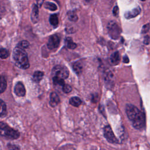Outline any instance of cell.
Here are the masks:
<instances>
[{
	"mask_svg": "<svg viewBox=\"0 0 150 150\" xmlns=\"http://www.w3.org/2000/svg\"><path fill=\"white\" fill-rule=\"evenodd\" d=\"M86 1H90L91 0H86Z\"/></svg>",
	"mask_w": 150,
	"mask_h": 150,
	"instance_id": "cell-29",
	"label": "cell"
},
{
	"mask_svg": "<svg viewBox=\"0 0 150 150\" xmlns=\"http://www.w3.org/2000/svg\"><path fill=\"white\" fill-rule=\"evenodd\" d=\"M13 59L15 65L22 69H26L29 67L28 55L24 49L16 46L13 51Z\"/></svg>",
	"mask_w": 150,
	"mask_h": 150,
	"instance_id": "cell-2",
	"label": "cell"
},
{
	"mask_svg": "<svg viewBox=\"0 0 150 150\" xmlns=\"http://www.w3.org/2000/svg\"><path fill=\"white\" fill-rule=\"evenodd\" d=\"M120 60V54L118 52H114L110 57V61L114 64H117Z\"/></svg>",
	"mask_w": 150,
	"mask_h": 150,
	"instance_id": "cell-13",
	"label": "cell"
},
{
	"mask_svg": "<svg viewBox=\"0 0 150 150\" xmlns=\"http://www.w3.org/2000/svg\"><path fill=\"white\" fill-rule=\"evenodd\" d=\"M124 62L125 63H128L129 62V59L127 56H125V57H124Z\"/></svg>",
	"mask_w": 150,
	"mask_h": 150,
	"instance_id": "cell-28",
	"label": "cell"
},
{
	"mask_svg": "<svg viewBox=\"0 0 150 150\" xmlns=\"http://www.w3.org/2000/svg\"><path fill=\"white\" fill-rule=\"evenodd\" d=\"M60 103V98L57 94L55 92H52L50 96V105L52 107H56Z\"/></svg>",
	"mask_w": 150,
	"mask_h": 150,
	"instance_id": "cell-8",
	"label": "cell"
},
{
	"mask_svg": "<svg viewBox=\"0 0 150 150\" xmlns=\"http://www.w3.org/2000/svg\"><path fill=\"white\" fill-rule=\"evenodd\" d=\"M0 135L7 138L16 139L19 137V132L6 124L0 122Z\"/></svg>",
	"mask_w": 150,
	"mask_h": 150,
	"instance_id": "cell-3",
	"label": "cell"
},
{
	"mask_svg": "<svg viewBox=\"0 0 150 150\" xmlns=\"http://www.w3.org/2000/svg\"><path fill=\"white\" fill-rule=\"evenodd\" d=\"M126 114L132 126L137 129L144 128L145 124V116L135 105L128 104L125 107Z\"/></svg>",
	"mask_w": 150,
	"mask_h": 150,
	"instance_id": "cell-1",
	"label": "cell"
},
{
	"mask_svg": "<svg viewBox=\"0 0 150 150\" xmlns=\"http://www.w3.org/2000/svg\"><path fill=\"white\" fill-rule=\"evenodd\" d=\"M69 103L71 105L77 107L81 105V104L82 103V101L80 98H79L77 97H73L70 99Z\"/></svg>",
	"mask_w": 150,
	"mask_h": 150,
	"instance_id": "cell-11",
	"label": "cell"
},
{
	"mask_svg": "<svg viewBox=\"0 0 150 150\" xmlns=\"http://www.w3.org/2000/svg\"><path fill=\"white\" fill-rule=\"evenodd\" d=\"M6 110V107L5 103L0 99V117L4 115L5 114Z\"/></svg>",
	"mask_w": 150,
	"mask_h": 150,
	"instance_id": "cell-20",
	"label": "cell"
},
{
	"mask_svg": "<svg viewBox=\"0 0 150 150\" xmlns=\"http://www.w3.org/2000/svg\"><path fill=\"white\" fill-rule=\"evenodd\" d=\"M60 43V38L57 35H53L50 36L47 45L49 49L53 50L57 48Z\"/></svg>",
	"mask_w": 150,
	"mask_h": 150,
	"instance_id": "cell-6",
	"label": "cell"
},
{
	"mask_svg": "<svg viewBox=\"0 0 150 150\" xmlns=\"http://www.w3.org/2000/svg\"><path fill=\"white\" fill-rule=\"evenodd\" d=\"M14 92L15 94L19 97H23L26 94V90L24 85L21 81L18 82L14 88Z\"/></svg>",
	"mask_w": 150,
	"mask_h": 150,
	"instance_id": "cell-7",
	"label": "cell"
},
{
	"mask_svg": "<svg viewBox=\"0 0 150 150\" xmlns=\"http://www.w3.org/2000/svg\"><path fill=\"white\" fill-rule=\"evenodd\" d=\"M65 44L67 48L73 49L76 47V44L70 38H67L65 40Z\"/></svg>",
	"mask_w": 150,
	"mask_h": 150,
	"instance_id": "cell-15",
	"label": "cell"
},
{
	"mask_svg": "<svg viewBox=\"0 0 150 150\" xmlns=\"http://www.w3.org/2000/svg\"><path fill=\"white\" fill-rule=\"evenodd\" d=\"M103 133H104V136L107 140L110 143L112 144H117L118 143V140L117 138L115 137V136L114 134V132L109 125H107L104 127L103 129Z\"/></svg>",
	"mask_w": 150,
	"mask_h": 150,
	"instance_id": "cell-5",
	"label": "cell"
},
{
	"mask_svg": "<svg viewBox=\"0 0 150 150\" xmlns=\"http://www.w3.org/2000/svg\"><path fill=\"white\" fill-rule=\"evenodd\" d=\"M141 1H145V0H141Z\"/></svg>",
	"mask_w": 150,
	"mask_h": 150,
	"instance_id": "cell-30",
	"label": "cell"
},
{
	"mask_svg": "<svg viewBox=\"0 0 150 150\" xmlns=\"http://www.w3.org/2000/svg\"><path fill=\"white\" fill-rule=\"evenodd\" d=\"M53 81L54 85L61 86V87H62L65 84L63 79L56 77H53Z\"/></svg>",
	"mask_w": 150,
	"mask_h": 150,
	"instance_id": "cell-18",
	"label": "cell"
},
{
	"mask_svg": "<svg viewBox=\"0 0 150 150\" xmlns=\"http://www.w3.org/2000/svg\"><path fill=\"white\" fill-rule=\"evenodd\" d=\"M53 77H58L63 80L67 79L69 76V71L66 67L62 65H56L52 70Z\"/></svg>",
	"mask_w": 150,
	"mask_h": 150,
	"instance_id": "cell-4",
	"label": "cell"
},
{
	"mask_svg": "<svg viewBox=\"0 0 150 150\" xmlns=\"http://www.w3.org/2000/svg\"><path fill=\"white\" fill-rule=\"evenodd\" d=\"M29 45V42H28V41H26V40H23V41H22V42L20 43L19 46H20L21 47H22V48H23V49H26V48L28 47Z\"/></svg>",
	"mask_w": 150,
	"mask_h": 150,
	"instance_id": "cell-25",
	"label": "cell"
},
{
	"mask_svg": "<svg viewBox=\"0 0 150 150\" xmlns=\"http://www.w3.org/2000/svg\"><path fill=\"white\" fill-rule=\"evenodd\" d=\"M72 67L74 70V71L77 74H80L82 72L83 67L81 63L79 62H75L72 64Z\"/></svg>",
	"mask_w": 150,
	"mask_h": 150,
	"instance_id": "cell-14",
	"label": "cell"
},
{
	"mask_svg": "<svg viewBox=\"0 0 150 150\" xmlns=\"http://www.w3.org/2000/svg\"><path fill=\"white\" fill-rule=\"evenodd\" d=\"M140 12H141V9L139 8H137L132 9L131 11H128V12H126L125 14V16L126 18L131 19V18L135 17L136 16L139 15Z\"/></svg>",
	"mask_w": 150,
	"mask_h": 150,
	"instance_id": "cell-9",
	"label": "cell"
},
{
	"mask_svg": "<svg viewBox=\"0 0 150 150\" xmlns=\"http://www.w3.org/2000/svg\"><path fill=\"white\" fill-rule=\"evenodd\" d=\"M118 7H117V6H115V7H114V9H113V13H114V15L117 16V14H118Z\"/></svg>",
	"mask_w": 150,
	"mask_h": 150,
	"instance_id": "cell-27",
	"label": "cell"
},
{
	"mask_svg": "<svg viewBox=\"0 0 150 150\" xmlns=\"http://www.w3.org/2000/svg\"><path fill=\"white\" fill-rule=\"evenodd\" d=\"M44 6L45 8H47L50 11H56L57 9V6L52 2H47L45 4Z\"/></svg>",
	"mask_w": 150,
	"mask_h": 150,
	"instance_id": "cell-19",
	"label": "cell"
},
{
	"mask_svg": "<svg viewBox=\"0 0 150 150\" xmlns=\"http://www.w3.org/2000/svg\"><path fill=\"white\" fill-rule=\"evenodd\" d=\"M45 0H36V2H37V5L39 7H40L42 6V5L43 4V2Z\"/></svg>",
	"mask_w": 150,
	"mask_h": 150,
	"instance_id": "cell-26",
	"label": "cell"
},
{
	"mask_svg": "<svg viewBox=\"0 0 150 150\" xmlns=\"http://www.w3.org/2000/svg\"><path fill=\"white\" fill-rule=\"evenodd\" d=\"M9 56V52L4 48L0 47V57L1 59H6Z\"/></svg>",
	"mask_w": 150,
	"mask_h": 150,
	"instance_id": "cell-21",
	"label": "cell"
},
{
	"mask_svg": "<svg viewBox=\"0 0 150 150\" xmlns=\"http://www.w3.org/2000/svg\"><path fill=\"white\" fill-rule=\"evenodd\" d=\"M6 87V81L5 77L0 75V93L5 91Z\"/></svg>",
	"mask_w": 150,
	"mask_h": 150,
	"instance_id": "cell-17",
	"label": "cell"
},
{
	"mask_svg": "<svg viewBox=\"0 0 150 150\" xmlns=\"http://www.w3.org/2000/svg\"><path fill=\"white\" fill-rule=\"evenodd\" d=\"M43 75H44L43 72L40 71H36L33 75V78H32L33 80L35 82L39 83L43 78Z\"/></svg>",
	"mask_w": 150,
	"mask_h": 150,
	"instance_id": "cell-12",
	"label": "cell"
},
{
	"mask_svg": "<svg viewBox=\"0 0 150 150\" xmlns=\"http://www.w3.org/2000/svg\"><path fill=\"white\" fill-rule=\"evenodd\" d=\"M67 15H68V17L69 18V19L71 21H76L77 20V15L75 13V12L74 11H69L68 13H67Z\"/></svg>",
	"mask_w": 150,
	"mask_h": 150,
	"instance_id": "cell-22",
	"label": "cell"
},
{
	"mask_svg": "<svg viewBox=\"0 0 150 150\" xmlns=\"http://www.w3.org/2000/svg\"><path fill=\"white\" fill-rule=\"evenodd\" d=\"M49 21L50 24L53 26L54 27H56L57 26L58 23H59V20H58V17L56 14H53L50 15V18H49Z\"/></svg>",
	"mask_w": 150,
	"mask_h": 150,
	"instance_id": "cell-16",
	"label": "cell"
},
{
	"mask_svg": "<svg viewBox=\"0 0 150 150\" xmlns=\"http://www.w3.org/2000/svg\"><path fill=\"white\" fill-rule=\"evenodd\" d=\"M8 150H20V148L19 146L12 144H9L8 145Z\"/></svg>",
	"mask_w": 150,
	"mask_h": 150,
	"instance_id": "cell-24",
	"label": "cell"
},
{
	"mask_svg": "<svg viewBox=\"0 0 150 150\" xmlns=\"http://www.w3.org/2000/svg\"><path fill=\"white\" fill-rule=\"evenodd\" d=\"M62 90L64 93H69L70 92H71V91L72 90V88L71 87L67 84H64L62 87Z\"/></svg>",
	"mask_w": 150,
	"mask_h": 150,
	"instance_id": "cell-23",
	"label": "cell"
},
{
	"mask_svg": "<svg viewBox=\"0 0 150 150\" xmlns=\"http://www.w3.org/2000/svg\"><path fill=\"white\" fill-rule=\"evenodd\" d=\"M38 13H39L38 6L37 5L35 4L33 6L32 15H31L32 21L33 23H36L38 21V15H39Z\"/></svg>",
	"mask_w": 150,
	"mask_h": 150,
	"instance_id": "cell-10",
	"label": "cell"
}]
</instances>
